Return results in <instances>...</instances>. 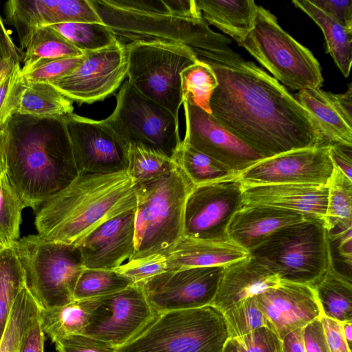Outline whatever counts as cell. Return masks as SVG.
<instances>
[{"mask_svg": "<svg viewBox=\"0 0 352 352\" xmlns=\"http://www.w3.org/2000/svg\"><path fill=\"white\" fill-rule=\"evenodd\" d=\"M219 34L197 60L213 70L218 85L211 115L264 159L325 146L311 115L285 87L228 45Z\"/></svg>", "mask_w": 352, "mask_h": 352, "instance_id": "1", "label": "cell"}, {"mask_svg": "<svg viewBox=\"0 0 352 352\" xmlns=\"http://www.w3.org/2000/svg\"><path fill=\"white\" fill-rule=\"evenodd\" d=\"M0 153L24 207L34 210L78 173L64 118L12 114L0 129Z\"/></svg>", "mask_w": 352, "mask_h": 352, "instance_id": "2", "label": "cell"}, {"mask_svg": "<svg viewBox=\"0 0 352 352\" xmlns=\"http://www.w3.org/2000/svg\"><path fill=\"white\" fill-rule=\"evenodd\" d=\"M135 203L136 184L126 170L80 172L40 206L34 221L37 235L77 248L100 225L134 209Z\"/></svg>", "mask_w": 352, "mask_h": 352, "instance_id": "3", "label": "cell"}, {"mask_svg": "<svg viewBox=\"0 0 352 352\" xmlns=\"http://www.w3.org/2000/svg\"><path fill=\"white\" fill-rule=\"evenodd\" d=\"M194 186L177 165L161 176L136 184L132 259L167 257L173 250L184 235L185 204Z\"/></svg>", "mask_w": 352, "mask_h": 352, "instance_id": "4", "label": "cell"}, {"mask_svg": "<svg viewBox=\"0 0 352 352\" xmlns=\"http://www.w3.org/2000/svg\"><path fill=\"white\" fill-rule=\"evenodd\" d=\"M250 254L280 280L312 286L333 260L324 219L311 217L273 233Z\"/></svg>", "mask_w": 352, "mask_h": 352, "instance_id": "5", "label": "cell"}, {"mask_svg": "<svg viewBox=\"0 0 352 352\" xmlns=\"http://www.w3.org/2000/svg\"><path fill=\"white\" fill-rule=\"evenodd\" d=\"M228 338L223 314L208 305L157 314L117 352H222Z\"/></svg>", "mask_w": 352, "mask_h": 352, "instance_id": "6", "label": "cell"}, {"mask_svg": "<svg viewBox=\"0 0 352 352\" xmlns=\"http://www.w3.org/2000/svg\"><path fill=\"white\" fill-rule=\"evenodd\" d=\"M236 43L287 88L300 91L322 86L319 62L263 7L258 6L252 28Z\"/></svg>", "mask_w": 352, "mask_h": 352, "instance_id": "7", "label": "cell"}, {"mask_svg": "<svg viewBox=\"0 0 352 352\" xmlns=\"http://www.w3.org/2000/svg\"><path fill=\"white\" fill-rule=\"evenodd\" d=\"M12 247L23 268L25 284L41 309L74 300L76 283L85 269L78 248L47 242L37 234L19 239Z\"/></svg>", "mask_w": 352, "mask_h": 352, "instance_id": "8", "label": "cell"}, {"mask_svg": "<svg viewBox=\"0 0 352 352\" xmlns=\"http://www.w3.org/2000/svg\"><path fill=\"white\" fill-rule=\"evenodd\" d=\"M125 48L127 80L179 119L183 104L180 74L197 60L194 54L184 45L155 41H136Z\"/></svg>", "mask_w": 352, "mask_h": 352, "instance_id": "9", "label": "cell"}, {"mask_svg": "<svg viewBox=\"0 0 352 352\" xmlns=\"http://www.w3.org/2000/svg\"><path fill=\"white\" fill-rule=\"evenodd\" d=\"M105 120L127 144H142L172 159L182 142L179 119L128 80L116 96L114 111Z\"/></svg>", "mask_w": 352, "mask_h": 352, "instance_id": "10", "label": "cell"}, {"mask_svg": "<svg viewBox=\"0 0 352 352\" xmlns=\"http://www.w3.org/2000/svg\"><path fill=\"white\" fill-rule=\"evenodd\" d=\"M98 298V305L82 333L116 348L140 335L157 316L139 283Z\"/></svg>", "mask_w": 352, "mask_h": 352, "instance_id": "11", "label": "cell"}, {"mask_svg": "<svg viewBox=\"0 0 352 352\" xmlns=\"http://www.w3.org/2000/svg\"><path fill=\"white\" fill-rule=\"evenodd\" d=\"M242 205L243 184L236 177L195 186L185 204L184 236L230 240L228 226Z\"/></svg>", "mask_w": 352, "mask_h": 352, "instance_id": "12", "label": "cell"}, {"mask_svg": "<svg viewBox=\"0 0 352 352\" xmlns=\"http://www.w3.org/2000/svg\"><path fill=\"white\" fill-rule=\"evenodd\" d=\"M82 63L67 76L49 84L73 102L91 104L111 95L127 77L125 45L83 52Z\"/></svg>", "mask_w": 352, "mask_h": 352, "instance_id": "13", "label": "cell"}, {"mask_svg": "<svg viewBox=\"0 0 352 352\" xmlns=\"http://www.w3.org/2000/svg\"><path fill=\"white\" fill-rule=\"evenodd\" d=\"M224 267H190L166 271L139 284L155 312L211 305Z\"/></svg>", "mask_w": 352, "mask_h": 352, "instance_id": "14", "label": "cell"}, {"mask_svg": "<svg viewBox=\"0 0 352 352\" xmlns=\"http://www.w3.org/2000/svg\"><path fill=\"white\" fill-rule=\"evenodd\" d=\"M78 173L126 170L127 144L106 122L72 113L64 117Z\"/></svg>", "mask_w": 352, "mask_h": 352, "instance_id": "15", "label": "cell"}, {"mask_svg": "<svg viewBox=\"0 0 352 352\" xmlns=\"http://www.w3.org/2000/svg\"><path fill=\"white\" fill-rule=\"evenodd\" d=\"M333 168L328 145L295 150L263 159L236 178L247 186L272 184L328 186Z\"/></svg>", "mask_w": 352, "mask_h": 352, "instance_id": "16", "label": "cell"}, {"mask_svg": "<svg viewBox=\"0 0 352 352\" xmlns=\"http://www.w3.org/2000/svg\"><path fill=\"white\" fill-rule=\"evenodd\" d=\"M186 134L182 140L232 172L236 177L264 158L208 113L183 100Z\"/></svg>", "mask_w": 352, "mask_h": 352, "instance_id": "17", "label": "cell"}, {"mask_svg": "<svg viewBox=\"0 0 352 352\" xmlns=\"http://www.w3.org/2000/svg\"><path fill=\"white\" fill-rule=\"evenodd\" d=\"M255 298L271 329L281 340L322 314L316 292L309 285L281 280L278 286L268 289Z\"/></svg>", "mask_w": 352, "mask_h": 352, "instance_id": "18", "label": "cell"}, {"mask_svg": "<svg viewBox=\"0 0 352 352\" xmlns=\"http://www.w3.org/2000/svg\"><path fill=\"white\" fill-rule=\"evenodd\" d=\"M86 269L113 270L135 253V210L100 225L77 247Z\"/></svg>", "mask_w": 352, "mask_h": 352, "instance_id": "19", "label": "cell"}, {"mask_svg": "<svg viewBox=\"0 0 352 352\" xmlns=\"http://www.w3.org/2000/svg\"><path fill=\"white\" fill-rule=\"evenodd\" d=\"M5 22L14 26L20 45L37 26L69 22L102 23L89 0H9Z\"/></svg>", "mask_w": 352, "mask_h": 352, "instance_id": "20", "label": "cell"}, {"mask_svg": "<svg viewBox=\"0 0 352 352\" xmlns=\"http://www.w3.org/2000/svg\"><path fill=\"white\" fill-rule=\"evenodd\" d=\"M335 94L321 88L305 89L294 97L311 115L325 146L352 147V87Z\"/></svg>", "mask_w": 352, "mask_h": 352, "instance_id": "21", "label": "cell"}, {"mask_svg": "<svg viewBox=\"0 0 352 352\" xmlns=\"http://www.w3.org/2000/svg\"><path fill=\"white\" fill-rule=\"evenodd\" d=\"M314 217L285 209L243 204L228 226V239L250 252L278 230Z\"/></svg>", "mask_w": 352, "mask_h": 352, "instance_id": "22", "label": "cell"}, {"mask_svg": "<svg viewBox=\"0 0 352 352\" xmlns=\"http://www.w3.org/2000/svg\"><path fill=\"white\" fill-rule=\"evenodd\" d=\"M328 186L300 184H243V204L262 205L324 218Z\"/></svg>", "mask_w": 352, "mask_h": 352, "instance_id": "23", "label": "cell"}, {"mask_svg": "<svg viewBox=\"0 0 352 352\" xmlns=\"http://www.w3.org/2000/svg\"><path fill=\"white\" fill-rule=\"evenodd\" d=\"M279 277L250 254L224 266L211 305L225 312L239 302L278 286Z\"/></svg>", "mask_w": 352, "mask_h": 352, "instance_id": "24", "label": "cell"}, {"mask_svg": "<svg viewBox=\"0 0 352 352\" xmlns=\"http://www.w3.org/2000/svg\"><path fill=\"white\" fill-rule=\"evenodd\" d=\"M230 240H210L184 236L166 257L168 271L190 267H224L249 256Z\"/></svg>", "mask_w": 352, "mask_h": 352, "instance_id": "25", "label": "cell"}, {"mask_svg": "<svg viewBox=\"0 0 352 352\" xmlns=\"http://www.w3.org/2000/svg\"><path fill=\"white\" fill-rule=\"evenodd\" d=\"M208 25L216 26L236 42L252 28L258 6L252 0H195Z\"/></svg>", "mask_w": 352, "mask_h": 352, "instance_id": "26", "label": "cell"}, {"mask_svg": "<svg viewBox=\"0 0 352 352\" xmlns=\"http://www.w3.org/2000/svg\"><path fill=\"white\" fill-rule=\"evenodd\" d=\"M98 298L74 300L65 305L41 309L39 320L45 334L52 342L66 336L82 333L90 322Z\"/></svg>", "mask_w": 352, "mask_h": 352, "instance_id": "27", "label": "cell"}, {"mask_svg": "<svg viewBox=\"0 0 352 352\" xmlns=\"http://www.w3.org/2000/svg\"><path fill=\"white\" fill-rule=\"evenodd\" d=\"M311 287L324 316L341 322L352 320L351 278L336 268L333 259Z\"/></svg>", "mask_w": 352, "mask_h": 352, "instance_id": "28", "label": "cell"}, {"mask_svg": "<svg viewBox=\"0 0 352 352\" xmlns=\"http://www.w3.org/2000/svg\"><path fill=\"white\" fill-rule=\"evenodd\" d=\"M292 3L320 28L324 36L327 52L344 76L348 77L352 63V30L340 25L310 0H293Z\"/></svg>", "mask_w": 352, "mask_h": 352, "instance_id": "29", "label": "cell"}, {"mask_svg": "<svg viewBox=\"0 0 352 352\" xmlns=\"http://www.w3.org/2000/svg\"><path fill=\"white\" fill-rule=\"evenodd\" d=\"M73 111V101L50 84L23 81L16 113L40 118H64Z\"/></svg>", "mask_w": 352, "mask_h": 352, "instance_id": "30", "label": "cell"}, {"mask_svg": "<svg viewBox=\"0 0 352 352\" xmlns=\"http://www.w3.org/2000/svg\"><path fill=\"white\" fill-rule=\"evenodd\" d=\"M25 49L21 72L34 64L59 58L80 56L83 52L75 47L64 36L50 25L32 29L20 45Z\"/></svg>", "mask_w": 352, "mask_h": 352, "instance_id": "31", "label": "cell"}, {"mask_svg": "<svg viewBox=\"0 0 352 352\" xmlns=\"http://www.w3.org/2000/svg\"><path fill=\"white\" fill-rule=\"evenodd\" d=\"M323 219L329 233L352 228V180L335 166Z\"/></svg>", "mask_w": 352, "mask_h": 352, "instance_id": "32", "label": "cell"}, {"mask_svg": "<svg viewBox=\"0 0 352 352\" xmlns=\"http://www.w3.org/2000/svg\"><path fill=\"white\" fill-rule=\"evenodd\" d=\"M173 160L194 186H200L236 177L222 164L192 148L182 141Z\"/></svg>", "mask_w": 352, "mask_h": 352, "instance_id": "33", "label": "cell"}, {"mask_svg": "<svg viewBox=\"0 0 352 352\" xmlns=\"http://www.w3.org/2000/svg\"><path fill=\"white\" fill-rule=\"evenodd\" d=\"M39 311L40 307L25 284L10 312L0 339V352H20L24 334Z\"/></svg>", "mask_w": 352, "mask_h": 352, "instance_id": "34", "label": "cell"}, {"mask_svg": "<svg viewBox=\"0 0 352 352\" xmlns=\"http://www.w3.org/2000/svg\"><path fill=\"white\" fill-rule=\"evenodd\" d=\"M25 285V272L12 247L1 249L0 339L14 302Z\"/></svg>", "mask_w": 352, "mask_h": 352, "instance_id": "35", "label": "cell"}, {"mask_svg": "<svg viewBox=\"0 0 352 352\" xmlns=\"http://www.w3.org/2000/svg\"><path fill=\"white\" fill-rule=\"evenodd\" d=\"M173 160L163 152L140 144H129L126 172L135 183L161 176L175 167Z\"/></svg>", "mask_w": 352, "mask_h": 352, "instance_id": "36", "label": "cell"}, {"mask_svg": "<svg viewBox=\"0 0 352 352\" xmlns=\"http://www.w3.org/2000/svg\"><path fill=\"white\" fill-rule=\"evenodd\" d=\"M183 100H187L211 114L210 100L218 85L216 76L206 63L197 60L180 74Z\"/></svg>", "mask_w": 352, "mask_h": 352, "instance_id": "37", "label": "cell"}, {"mask_svg": "<svg viewBox=\"0 0 352 352\" xmlns=\"http://www.w3.org/2000/svg\"><path fill=\"white\" fill-rule=\"evenodd\" d=\"M50 26L82 52L105 48L118 40L103 23L69 22Z\"/></svg>", "mask_w": 352, "mask_h": 352, "instance_id": "38", "label": "cell"}, {"mask_svg": "<svg viewBox=\"0 0 352 352\" xmlns=\"http://www.w3.org/2000/svg\"><path fill=\"white\" fill-rule=\"evenodd\" d=\"M23 208L19 196L3 173L0 178V247L12 248L19 239Z\"/></svg>", "mask_w": 352, "mask_h": 352, "instance_id": "39", "label": "cell"}, {"mask_svg": "<svg viewBox=\"0 0 352 352\" xmlns=\"http://www.w3.org/2000/svg\"><path fill=\"white\" fill-rule=\"evenodd\" d=\"M134 284L129 278L115 270L85 269L76 283L74 300L107 296Z\"/></svg>", "mask_w": 352, "mask_h": 352, "instance_id": "40", "label": "cell"}, {"mask_svg": "<svg viewBox=\"0 0 352 352\" xmlns=\"http://www.w3.org/2000/svg\"><path fill=\"white\" fill-rule=\"evenodd\" d=\"M229 338L247 334L270 324L258 307L255 296L244 299L223 313Z\"/></svg>", "mask_w": 352, "mask_h": 352, "instance_id": "41", "label": "cell"}, {"mask_svg": "<svg viewBox=\"0 0 352 352\" xmlns=\"http://www.w3.org/2000/svg\"><path fill=\"white\" fill-rule=\"evenodd\" d=\"M20 63L10 61L0 67V129L16 111L23 87Z\"/></svg>", "mask_w": 352, "mask_h": 352, "instance_id": "42", "label": "cell"}, {"mask_svg": "<svg viewBox=\"0 0 352 352\" xmlns=\"http://www.w3.org/2000/svg\"><path fill=\"white\" fill-rule=\"evenodd\" d=\"M222 352H282V340L267 327L228 338Z\"/></svg>", "mask_w": 352, "mask_h": 352, "instance_id": "43", "label": "cell"}, {"mask_svg": "<svg viewBox=\"0 0 352 352\" xmlns=\"http://www.w3.org/2000/svg\"><path fill=\"white\" fill-rule=\"evenodd\" d=\"M85 55L59 58L38 62L27 71L21 72V77L25 82L50 83L58 80L75 69L83 61Z\"/></svg>", "mask_w": 352, "mask_h": 352, "instance_id": "44", "label": "cell"}, {"mask_svg": "<svg viewBox=\"0 0 352 352\" xmlns=\"http://www.w3.org/2000/svg\"><path fill=\"white\" fill-rule=\"evenodd\" d=\"M113 270L129 278L133 283H140L168 271L167 258L164 256L153 255L131 259Z\"/></svg>", "mask_w": 352, "mask_h": 352, "instance_id": "45", "label": "cell"}, {"mask_svg": "<svg viewBox=\"0 0 352 352\" xmlns=\"http://www.w3.org/2000/svg\"><path fill=\"white\" fill-rule=\"evenodd\" d=\"M58 352H117V348L83 333L73 334L54 342Z\"/></svg>", "mask_w": 352, "mask_h": 352, "instance_id": "46", "label": "cell"}, {"mask_svg": "<svg viewBox=\"0 0 352 352\" xmlns=\"http://www.w3.org/2000/svg\"><path fill=\"white\" fill-rule=\"evenodd\" d=\"M310 1L340 25L352 30V0H310Z\"/></svg>", "mask_w": 352, "mask_h": 352, "instance_id": "47", "label": "cell"}, {"mask_svg": "<svg viewBox=\"0 0 352 352\" xmlns=\"http://www.w3.org/2000/svg\"><path fill=\"white\" fill-rule=\"evenodd\" d=\"M329 352H351L342 333L341 322L327 317H320Z\"/></svg>", "mask_w": 352, "mask_h": 352, "instance_id": "48", "label": "cell"}, {"mask_svg": "<svg viewBox=\"0 0 352 352\" xmlns=\"http://www.w3.org/2000/svg\"><path fill=\"white\" fill-rule=\"evenodd\" d=\"M305 352H329L320 318L302 329Z\"/></svg>", "mask_w": 352, "mask_h": 352, "instance_id": "49", "label": "cell"}, {"mask_svg": "<svg viewBox=\"0 0 352 352\" xmlns=\"http://www.w3.org/2000/svg\"><path fill=\"white\" fill-rule=\"evenodd\" d=\"M45 333L38 316L26 330L21 344L20 352H44Z\"/></svg>", "mask_w": 352, "mask_h": 352, "instance_id": "50", "label": "cell"}, {"mask_svg": "<svg viewBox=\"0 0 352 352\" xmlns=\"http://www.w3.org/2000/svg\"><path fill=\"white\" fill-rule=\"evenodd\" d=\"M21 51L14 45L0 14V67L9 61L20 63Z\"/></svg>", "mask_w": 352, "mask_h": 352, "instance_id": "51", "label": "cell"}, {"mask_svg": "<svg viewBox=\"0 0 352 352\" xmlns=\"http://www.w3.org/2000/svg\"><path fill=\"white\" fill-rule=\"evenodd\" d=\"M329 155L333 165L352 180V147L329 145Z\"/></svg>", "mask_w": 352, "mask_h": 352, "instance_id": "52", "label": "cell"}, {"mask_svg": "<svg viewBox=\"0 0 352 352\" xmlns=\"http://www.w3.org/2000/svg\"><path fill=\"white\" fill-rule=\"evenodd\" d=\"M169 14L183 18L200 19L202 14L195 0H164Z\"/></svg>", "mask_w": 352, "mask_h": 352, "instance_id": "53", "label": "cell"}, {"mask_svg": "<svg viewBox=\"0 0 352 352\" xmlns=\"http://www.w3.org/2000/svg\"><path fill=\"white\" fill-rule=\"evenodd\" d=\"M302 329L294 330L282 339V352H305Z\"/></svg>", "mask_w": 352, "mask_h": 352, "instance_id": "54", "label": "cell"}, {"mask_svg": "<svg viewBox=\"0 0 352 352\" xmlns=\"http://www.w3.org/2000/svg\"><path fill=\"white\" fill-rule=\"evenodd\" d=\"M342 330L344 338L349 346V347L351 349L352 344V320H348L341 322Z\"/></svg>", "mask_w": 352, "mask_h": 352, "instance_id": "55", "label": "cell"}, {"mask_svg": "<svg viewBox=\"0 0 352 352\" xmlns=\"http://www.w3.org/2000/svg\"><path fill=\"white\" fill-rule=\"evenodd\" d=\"M5 173L6 172L3 168L2 159H1V153H0V178H1V175Z\"/></svg>", "mask_w": 352, "mask_h": 352, "instance_id": "56", "label": "cell"}, {"mask_svg": "<svg viewBox=\"0 0 352 352\" xmlns=\"http://www.w3.org/2000/svg\"><path fill=\"white\" fill-rule=\"evenodd\" d=\"M3 248L0 247V250L2 249Z\"/></svg>", "mask_w": 352, "mask_h": 352, "instance_id": "57", "label": "cell"}]
</instances>
